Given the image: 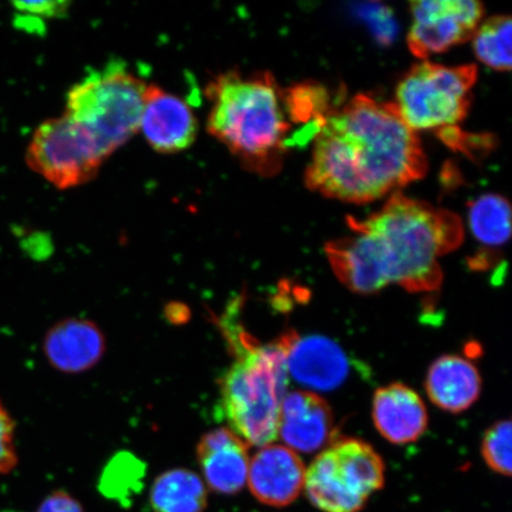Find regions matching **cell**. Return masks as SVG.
<instances>
[{"instance_id":"obj_18","label":"cell","mask_w":512,"mask_h":512,"mask_svg":"<svg viewBox=\"0 0 512 512\" xmlns=\"http://www.w3.org/2000/svg\"><path fill=\"white\" fill-rule=\"evenodd\" d=\"M473 238L484 247L470 262L473 270H485L491 265L492 251L507 245L511 233V208L501 195L486 194L469 203L467 215Z\"/></svg>"},{"instance_id":"obj_24","label":"cell","mask_w":512,"mask_h":512,"mask_svg":"<svg viewBox=\"0 0 512 512\" xmlns=\"http://www.w3.org/2000/svg\"><path fill=\"white\" fill-rule=\"evenodd\" d=\"M70 3L66 0H53V2H17L14 3L16 11L21 14L38 18H61L67 15Z\"/></svg>"},{"instance_id":"obj_23","label":"cell","mask_w":512,"mask_h":512,"mask_svg":"<svg viewBox=\"0 0 512 512\" xmlns=\"http://www.w3.org/2000/svg\"><path fill=\"white\" fill-rule=\"evenodd\" d=\"M362 10L379 40L383 43H389L395 32L394 18L389 9L384 8L381 4H367V8Z\"/></svg>"},{"instance_id":"obj_14","label":"cell","mask_w":512,"mask_h":512,"mask_svg":"<svg viewBox=\"0 0 512 512\" xmlns=\"http://www.w3.org/2000/svg\"><path fill=\"white\" fill-rule=\"evenodd\" d=\"M204 480L217 494H238L247 483L248 445L230 428L204 434L197 446Z\"/></svg>"},{"instance_id":"obj_4","label":"cell","mask_w":512,"mask_h":512,"mask_svg":"<svg viewBox=\"0 0 512 512\" xmlns=\"http://www.w3.org/2000/svg\"><path fill=\"white\" fill-rule=\"evenodd\" d=\"M235 362L220 381L221 402L230 430L247 445H270L278 438L288 373L279 342L260 344L235 319H223Z\"/></svg>"},{"instance_id":"obj_6","label":"cell","mask_w":512,"mask_h":512,"mask_svg":"<svg viewBox=\"0 0 512 512\" xmlns=\"http://www.w3.org/2000/svg\"><path fill=\"white\" fill-rule=\"evenodd\" d=\"M477 76L475 64L458 67L430 61L415 64L396 88L392 105L414 132L454 130L469 112Z\"/></svg>"},{"instance_id":"obj_17","label":"cell","mask_w":512,"mask_h":512,"mask_svg":"<svg viewBox=\"0 0 512 512\" xmlns=\"http://www.w3.org/2000/svg\"><path fill=\"white\" fill-rule=\"evenodd\" d=\"M482 390V379L475 364L458 355L438 358L426 377V392L435 406L460 413L475 403Z\"/></svg>"},{"instance_id":"obj_15","label":"cell","mask_w":512,"mask_h":512,"mask_svg":"<svg viewBox=\"0 0 512 512\" xmlns=\"http://www.w3.org/2000/svg\"><path fill=\"white\" fill-rule=\"evenodd\" d=\"M105 349V337L98 325L76 318L55 324L43 343L51 366L67 374L92 369L104 356Z\"/></svg>"},{"instance_id":"obj_13","label":"cell","mask_w":512,"mask_h":512,"mask_svg":"<svg viewBox=\"0 0 512 512\" xmlns=\"http://www.w3.org/2000/svg\"><path fill=\"white\" fill-rule=\"evenodd\" d=\"M292 451L313 453L336 439L328 402L309 390L286 394L280 408L278 437Z\"/></svg>"},{"instance_id":"obj_22","label":"cell","mask_w":512,"mask_h":512,"mask_svg":"<svg viewBox=\"0 0 512 512\" xmlns=\"http://www.w3.org/2000/svg\"><path fill=\"white\" fill-rule=\"evenodd\" d=\"M15 431V421L0 401V477L9 475L18 464Z\"/></svg>"},{"instance_id":"obj_25","label":"cell","mask_w":512,"mask_h":512,"mask_svg":"<svg viewBox=\"0 0 512 512\" xmlns=\"http://www.w3.org/2000/svg\"><path fill=\"white\" fill-rule=\"evenodd\" d=\"M35 512H85L79 501L66 491H55L41 503Z\"/></svg>"},{"instance_id":"obj_19","label":"cell","mask_w":512,"mask_h":512,"mask_svg":"<svg viewBox=\"0 0 512 512\" xmlns=\"http://www.w3.org/2000/svg\"><path fill=\"white\" fill-rule=\"evenodd\" d=\"M150 502L155 512H204L208 505L207 486L190 470L166 471L153 483Z\"/></svg>"},{"instance_id":"obj_10","label":"cell","mask_w":512,"mask_h":512,"mask_svg":"<svg viewBox=\"0 0 512 512\" xmlns=\"http://www.w3.org/2000/svg\"><path fill=\"white\" fill-rule=\"evenodd\" d=\"M139 131L153 151L175 155L196 142L198 120L181 96L147 83Z\"/></svg>"},{"instance_id":"obj_7","label":"cell","mask_w":512,"mask_h":512,"mask_svg":"<svg viewBox=\"0 0 512 512\" xmlns=\"http://www.w3.org/2000/svg\"><path fill=\"white\" fill-rule=\"evenodd\" d=\"M384 485V464L373 446L336 438L305 475L307 497L323 512H360Z\"/></svg>"},{"instance_id":"obj_8","label":"cell","mask_w":512,"mask_h":512,"mask_svg":"<svg viewBox=\"0 0 512 512\" xmlns=\"http://www.w3.org/2000/svg\"><path fill=\"white\" fill-rule=\"evenodd\" d=\"M107 159L94 140L64 113L37 127L27 151L29 168L60 190L93 181Z\"/></svg>"},{"instance_id":"obj_5","label":"cell","mask_w":512,"mask_h":512,"mask_svg":"<svg viewBox=\"0 0 512 512\" xmlns=\"http://www.w3.org/2000/svg\"><path fill=\"white\" fill-rule=\"evenodd\" d=\"M146 86L123 63L112 62L69 89L64 114L110 158L139 132Z\"/></svg>"},{"instance_id":"obj_12","label":"cell","mask_w":512,"mask_h":512,"mask_svg":"<svg viewBox=\"0 0 512 512\" xmlns=\"http://www.w3.org/2000/svg\"><path fill=\"white\" fill-rule=\"evenodd\" d=\"M306 469L298 454L283 445L260 448L249 462L247 483L253 496L274 508L290 505L305 484Z\"/></svg>"},{"instance_id":"obj_11","label":"cell","mask_w":512,"mask_h":512,"mask_svg":"<svg viewBox=\"0 0 512 512\" xmlns=\"http://www.w3.org/2000/svg\"><path fill=\"white\" fill-rule=\"evenodd\" d=\"M288 376L309 389H336L349 375V360L341 347L322 336L302 337L288 331L278 339Z\"/></svg>"},{"instance_id":"obj_2","label":"cell","mask_w":512,"mask_h":512,"mask_svg":"<svg viewBox=\"0 0 512 512\" xmlns=\"http://www.w3.org/2000/svg\"><path fill=\"white\" fill-rule=\"evenodd\" d=\"M418 134L395 108L366 94L332 108L313 139L306 187L328 198L364 204L426 175Z\"/></svg>"},{"instance_id":"obj_9","label":"cell","mask_w":512,"mask_h":512,"mask_svg":"<svg viewBox=\"0 0 512 512\" xmlns=\"http://www.w3.org/2000/svg\"><path fill=\"white\" fill-rule=\"evenodd\" d=\"M411 12L408 48L426 59L469 41L482 21L484 6L476 0H416Z\"/></svg>"},{"instance_id":"obj_21","label":"cell","mask_w":512,"mask_h":512,"mask_svg":"<svg viewBox=\"0 0 512 512\" xmlns=\"http://www.w3.org/2000/svg\"><path fill=\"white\" fill-rule=\"evenodd\" d=\"M511 428L510 420L496 422L486 431L482 444L486 465L507 477L511 475Z\"/></svg>"},{"instance_id":"obj_20","label":"cell","mask_w":512,"mask_h":512,"mask_svg":"<svg viewBox=\"0 0 512 512\" xmlns=\"http://www.w3.org/2000/svg\"><path fill=\"white\" fill-rule=\"evenodd\" d=\"M512 23L510 16H495L480 24L473 35V49L480 62L498 72L511 69Z\"/></svg>"},{"instance_id":"obj_16","label":"cell","mask_w":512,"mask_h":512,"mask_svg":"<svg viewBox=\"0 0 512 512\" xmlns=\"http://www.w3.org/2000/svg\"><path fill=\"white\" fill-rule=\"evenodd\" d=\"M376 430L394 445L414 443L427 430L428 414L424 401L402 383L376 390L373 399Z\"/></svg>"},{"instance_id":"obj_1","label":"cell","mask_w":512,"mask_h":512,"mask_svg":"<svg viewBox=\"0 0 512 512\" xmlns=\"http://www.w3.org/2000/svg\"><path fill=\"white\" fill-rule=\"evenodd\" d=\"M352 232L325 246L332 271L350 291L374 294L389 285L412 293L437 291L439 258L464 240L462 220L450 210L395 191L364 220L348 217Z\"/></svg>"},{"instance_id":"obj_3","label":"cell","mask_w":512,"mask_h":512,"mask_svg":"<svg viewBox=\"0 0 512 512\" xmlns=\"http://www.w3.org/2000/svg\"><path fill=\"white\" fill-rule=\"evenodd\" d=\"M207 130L247 171L277 175L294 145L285 89L268 72L216 75L206 87Z\"/></svg>"}]
</instances>
